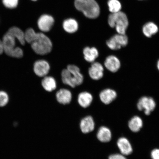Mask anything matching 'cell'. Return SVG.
Returning <instances> with one entry per match:
<instances>
[{"mask_svg": "<svg viewBox=\"0 0 159 159\" xmlns=\"http://www.w3.org/2000/svg\"><path fill=\"white\" fill-rule=\"evenodd\" d=\"M61 75L63 83L72 88L81 85L83 82V77L80 70L75 65H69L67 69L63 70Z\"/></svg>", "mask_w": 159, "mask_h": 159, "instance_id": "1", "label": "cell"}, {"mask_svg": "<svg viewBox=\"0 0 159 159\" xmlns=\"http://www.w3.org/2000/svg\"><path fill=\"white\" fill-rule=\"evenodd\" d=\"M75 8L88 18L96 19L100 14V7L95 0H75Z\"/></svg>", "mask_w": 159, "mask_h": 159, "instance_id": "2", "label": "cell"}, {"mask_svg": "<svg viewBox=\"0 0 159 159\" xmlns=\"http://www.w3.org/2000/svg\"><path fill=\"white\" fill-rule=\"evenodd\" d=\"M33 51L39 55H45L50 52L52 44L49 38L43 33H37L35 40L31 43Z\"/></svg>", "mask_w": 159, "mask_h": 159, "instance_id": "3", "label": "cell"}, {"mask_svg": "<svg viewBox=\"0 0 159 159\" xmlns=\"http://www.w3.org/2000/svg\"><path fill=\"white\" fill-rule=\"evenodd\" d=\"M109 25L111 27L115 28L119 34H125L128 26L129 21L125 14L122 11L111 14L108 19Z\"/></svg>", "mask_w": 159, "mask_h": 159, "instance_id": "4", "label": "cell"}, {"mask_svg": "<svg viewBox=\"0 0 159 159\" xmlns=\"http://www.w3.org/2000/svg\"><path fill=\"white\" fill-rule=\"evenodd\" d=\"M128 43V37L126 34H118L108 39L107 42V45L110 49L117 50L126 47Z\"/></svg>", "mask_w": 159, "mask_h": 159, "instance_id": "5", "label": "cell"}, {"mask_svg": "<svg viewBox=\"0 0 159 159\" xmlns=\"http://www.w3.org/2000/svg\"><path fill=\"white\" fill-rule=\"evenodd\" d=\"M137 107L139 110L144 111L145 114L149 115L156 108V103L152 97H143L139 99Z\"/></svg>", "mask_w": 159, "mask_h": 159, "instance_id": "6", "label": "cell"}, {"mask_svg": "<svg viewBox=\"0 0 159 159\" xmlns=\"http://www.w3.org/2000/svg\"><path fill=\"white\" fill-rule=\"evenodd\" d=\"M79 126L83 134H87L92 132L95 127L94 119L89 115L83 117L80 121Z\"/></svg>", "mask_w": 159, "mask_h": 159, "instance_id": "7", "label": "cell"}, {"mask_svg": "<svg viewBox=\"0 0 159 159\" xmlns=\"http://www.w3.org/2000/svg\"><path fill=\"white\" fill-rule=\"evenodd\" d=\"M54 23L53 18L48 15H42L37 23L39 29L43 32H47L50 30Z\"/></svg>", "mask_w": 159, "mask_h": 159, "instance_id": "8", "label": "cell"}, {"mask_svg": "<svg viewBox=\"0 0 159 159\" xmlns=\"http://www.w3.org/2000/svg\"><path fill=\"white\" fill-rule=\"evenodd\" d=\"M50 68L48 63L44 60L38 61L34 66V70L35 74L40 77L46 76L49 72Z\"/></svg>", "mask_w": 159, "mask_h": 159, "instance_id": "9", "label": "cell"}, {"mask_svg": "<svg viewBox=\"0 0 159 159\" xmlns=\"http://www.w3.org/2000/svg\"><path fill=\"white\" fill-rule=\"evenodd\" d=\"M15 38L8 32H7L3 36L2 43L4 51H5L6 54L9 56L12 51L15 48Z\"/></svg>", "mask_w": 159, "mask_h": 159, "instance_id": "10", "label": "cell"}, {"mask_svg": "<svg viewBox=\"0 0 159 159\" xmlns=\"http://www.w3.org/2000/svg\"><path fill=\"white\" fill-rule=\"evenodd\" d=\"M104 70V68L101 63L94 62L89 69V74L91 79L94 80H98L103 77Z\"/></svg>", "mask_w": 159, "mask_h": 159, "instance_id": "11", "label": "cell"}, {"mask_svg": "<svg viewBox=\"0 0 159 159\" xmlns=\"http://www.w3.org/2000/svg\"><path fill=\"white\" fill-rule=\"evenodd\" d=\"M57 102L63 105L70 104L72 100V94L68 89H60L56 94Z\"/></svg>", "mask_w": 159, "mask_h": 159, "instance_id": "12", "label": "cell"}, {"mask_svg": "<svg viewBox=\"0 0 159 159\" xmlns=\"http://www.w3.org/2000/svg\"><path fill=\"white\" fill-rule=\"evenodd\" d=\"M104 65L108 70L115 73L120 69L121 64L118 57L114 55H110L107 57L105 59Z\"/></svg>", "mask_w": 159, "mask_h": 159, "instance_id": "13", "label": "cell"}, {"mask_svg": "<svg viewBox=\"0 0 159 159\" xmlns=\"http://www.w3.org/2000/svg\"><path fill=\"white\" fill-rule=\"evenodd\" d=\"M117 93L115 91L111 89L103 90L99 94L100 100L105 104H109L116 98Z\"/></svg>", "mask_w": 159, "mask_h": 159, "instance_id": "14", "label": "cell"}, {"mask_svg": "<svg viewBox=\"0 0 159 159\" xmlns=\"http://www.w3.org/2000/svg\"><path fill=\"white\" fill-rule=\"evenodd\" d=\"M117 145L121 153L124 156L132 154L133 149L129 141L126 138H121L118 139Z\"/></svg>", "mask_w": 159, "mask_h": 159, "instance_id": "15", "label": "cell"}, {"mask_svg": "<svg viewBox=\"0 0 159 159\" xmlns=\"http://www.w3.org/2000/svg\"><path fill=\"white\" fill-rule=\"evenodd\" d=\"M93 97L90 93L87 92L80 93L78 96V103L81 108L85 109L88 108L91 104Z\"/></svg>", "mask_w": 159, "mask_h": 159, "instance_id": "16", "label": "cell"}, {"mask_svg": "<svg viewBox=\"0 0 159 159\" xmlns=\"http://www.w3.org/2000/svg\"><path fill=\"white\" fill-rule=\"evenodd\" d=\"M97 139L102 143L108 142L112 138V134L110 129L105 126L99 128L97 134Z\"/></svg>", "mask_w": 159, "mask_h": 159, "instance_id": "17", "label": "cell"}, {"mask_svg": "<svg viewBox=\"0 0 159 159\" xmlns=\"http://www.w3.org/2000/svg\"><path fill=\"white\" fill-rule=\"evenodd\" d=\"M83 52L85 60L91 63L94 62L99 55L98 51L95 47H85Z\"/></svg>", "mask_w": 159, "mask_h": 159, "instance_id": "18", "label": "cell"}, {"mask_svg": "<svg viewBox=\"0 0 159 159\" xmlns=\"http://www.w3.org/2000/svg\"><path fill=\"white\" fill-rule=\"evenodd\" d=\"M63 29L67 33H73L78 30V24L74 19H69L65 20L63 23Z\"/></svg>", "mask_w": 159, "mask_h": 159, "instance_id": "19", "label": "cell"}, {"mask_svg": "<svg viewBox=\"0 0 159 159\" xmlns=\"http://www.w3.org/2000/svg\"><path fill=\"white\" fill-rule=\"evenodd\" d=\"M42 85L45 90L48 92H51L57 88L56 82L53 77L45 76L42 81Z\"/></svg>", "mask_w": 159, "mask_h": 159, "instance_id": "20", "label": "cell"}, {"mask_svg": "<svg viewBox=\"0 0 159 159\" xmlns=\"http://www.w3.org/2000/svg\"><path fill=\"white\" fill-rule=\"evenodd\" d=\"M158 28L155 24L148 22L145 24L143 27V32L146 37L150 38L158 32Z\"/></svg>", "mask_w": 159, "mask_h": 159, "instance_id": "21", "label": "cell"}, {"mask_svg": "<svg viewBox=\"0 0 159 159\" xmlns=\"http://www.w3.org/2000/svg\"><path fill=\"white\" fill-rule=\"evenodd\" d=\"M143 125L142 119L138 116H135L129 121L128 126L131 130L134 132H138L142 128Z\"/></svg>", "mask_w": 159, "mask_h": 159, "instance_id": "22", "label": "cell"}, {"mask_svg": "<svg viewBox=\"0 0 159 159\" xmlns=\"http://www.w3.org/2000/svg\"><path fill=\"white\" fill-rule=\"evenodd\" d=\"M7 32L13 36L15 38L18 39L22 45L25 44V33L20 29L17 27H13L10 28Z\"/></svg>", "mask_w": 159, "mask_h": 159, "instance_id": "23", "label": "cell"}, {"mask_svg": "<svg viewBox=\"0 0 159 159\" xmlns=\"http://www.w3.org/2000/svg\"><path fill=\"white\" fill-rule=\"evenodd\" d=\"M108 5L109 11L112 13L118 12L122 7L121 3L118 0H109Z\"/></svg>", "mask_w": 159, "mask_h": 159, "instance_id": "24", "label": "cell"}, {"mask_svg": "<svg viewBox=\"0 0 159 159\" xmlns=\"http://www.w3.org/2000/svg\"><path fill=\"white\" fill-rule=\"evenodd\" d=\"M37 33H35L33 29L29 28L27 30L25 33V41L31 43L35 40L37 37Z\"/></svg>", "mask_w": 159, "mask_h": 159, "instance_id": "25", "label": "cell"}, {"mask_svg": "<svg viewBox=\"0 0 159 159\" xmlns=\"http://www.w3.org/2000/svg\"><path fill=\"white\" fill-rule=\"evenodd\" d=\"M3 4L8 9H15L17 7L19 0H2Z\"/></svg>", "mask_w": 159, "mask_h": 159, "instance_id": "26", "label": "cell"}, {"mask_svg": "<svg viewBox=\"0 0 159 159\" xmlns=\"http://www.w3.org/2000/svg\"><path fill=\"white\" fill-rule=\"evenodd\" d=\"M9 101V97L7 93L4 91H0V107L6 106Z\"/></svg>", "mask_w": 159, "mask_h": 159, "instance_id": "27", "label": "cell"}, {"mask_svg": "<svg viewBox=\"0 0 159 159\" xmlns=\"http://www.w3.org/2000/svg\"><path fill=\"white\" fill-rule=\"evenodd\" d=\"M23 56V52L22 50L19 47H17L14 49L10 56L16 58H21Z\"/></svg>", "mask_w": 159, "mask_h": 159, "instance_id": "28", "label": "cell"}, {"mask_svg": "<svg viewBox=\"0 0 159 159\" xmlns=\"http://www.w3.org/2000/svg\"><path fill=\"white\" fill-rule=\"evenodd\" d=\"M152 159H159V149H155L151 152Z\"/></svg>", "mask_w": 159, "mask_h": 159, "instance_id": "29", "label": "cell"}, {"mask_svg": "<svg viewBox=\"0 0 159 159\" xmlns=\"http://www.w3.org/2000/svg\"><path fill=\"white\" fill-rule=\"evenodd\" d=\"M109 159H127L124 155L120 154H114L109 157Z\"/></svg>", "mask_w": 159, "mask_h": 159, "instance_id": "30", "label": "cell"}, {"mask_svg": "<svg viewBox=\"0 0 159 159\" xmlns=\"http://www.w3.org/2000/svg\"><path fill=\"white\" fill-rule=\"evenodd\" d=\"M4 51V47L2 42L0 40V55Z\"/></svg>", "mask_w": 159, "mask_h": 159, "instance_id": "31", "label": "cell"}, {"mask_svg": "<svg viewBox=\"0 0 159 159\" xmlns=\"http://www.w3.org/2000/svg\"><path fill=\"white\" fill-rule=\"evenodd\" d=\"M157 67L159 70V60L158 61L157 63Z\"/></svg>", "mask_w": 159, "mask_h": 159, "instance_id": "32", "label": "cell"}, {"mask_svg": "<svg viewBox=\"0 0 159 159\" xmlns=\"http://www.w3.org/2000/svg\"><path fill=\"white\" fill-rule=\"evenodd\" d=\"M31 1H37V0H31Z\"/></svg>", "mask_w": 159, "mask_h": 159, "instance_id": "33", "label": "cell"}, {"mask_svg": "<svg viewBox=\"0 0 159 159\" xmlns=\"http://www.w3.org/2000/svg\"><path fill=\"white\" fill-rule=\"evenodd\" d=\"M140 1H141V0H140Z\"/></svg>", "mask_w": 159, "mask_h": 159, "instance_id": "34", "label": "cell"}]
</instances>
